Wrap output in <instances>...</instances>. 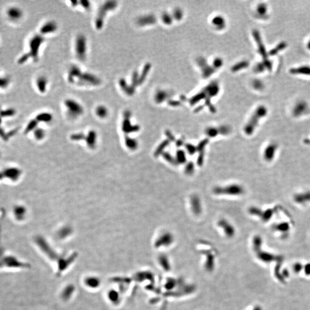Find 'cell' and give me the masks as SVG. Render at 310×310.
Returning a JSON list of instances; mask_svg holds the SVG:
<instances>
[{
	"mask_svg": "<svg viewBox=\"0 0 310 310\" xmlns=\"http://www.w3.org/2000/svg\"><path fill=\"white\" fill-rule=\"evenodd\" d=\"M185 146H186V148L187 150V152L189 153V155H193L197 151L196 146H195L193 144H187Z\"/></svg>",
	"mask_w": 310,
	"mask_h": 310,
	"instance_id": "cell-40",
	"label": "cell"
},
{
	"mask_svg": "<svg viewBox=\"0 0 310 310\" xmlns=\"http://www.w3.org/2000/svg\"><path fill=\"white\" fill-rule=\"evenodd\" d=\"M191 208L193 213L195 215H199L202 212V204L200 199L197 195H193L190 198Z\"/></svg>",
	"mask_w": 310,
	"mask_h": 310,
	"instance_id": "cell-13",
	"label": "cell"
},
{
	"mask_svg": "<svg viewBox=\"0 0 310 310\" xmlns=\"http://www.w3.org/2000/svg\"><path fill=\"white\" fill-rule=\"evenodd\" d=\"M82 71L77 65L73 64L68 69L67 75V80L68 82L71 85H76L79 78L81 75Z\"/></svg>",
	"mask_w": 310,
	"mask_h": 310,
	"instance_id": "cell-9",
	"label": "cell"
},
{
	"mask_svg": "<svg viewBox=\"0 0 310 310\" xmlns=\"http://www.w3.org/2000/svg\"><path fill=\"white\" fill-rule=\"evenodd\" d=\"M222 64H223V60L221 59H220L219 58L215 59L213 61L214 68L215 69V68H220L222 66Z\"/></svg>",
	"mask_w": 310,
	"mask_h": 310,
	"instance_id": "cell-42",
	"label": "cell"
},
{
	"mask_svg": "<svg viewBox=\"0 0 310 310\" xmlns=\"http://www.w3.org/2000/svg\"><path fill=\"white\" fill-rule=\"evenodd\" d=\"M166 135H167V137H168V139H169L168 140H170L171 141L175 140L174 137V136H173V135H172L170 133L169 131H167V132H166Z\"/></svg>",
	"mask_w": 310,
	"mask_h": 310,
	"instance_id": "cell-47",
	"label": "cell"
},
{
	"mask_svg": "<svg viewBox=\"0 0 310 310\" xmlns=\"http://www.w3.org/2000/svg\"><path fill=\"white\" fill-rule=\"evenodd\" d=\"M131 86L133 88L136 89V88L140 86V73L137 71H135L132 73V77H131Z\"/></svg>",
	"mask_w": 310,
	"mask_h": 310,
	"instance_id": "cell-22",
	"label": "cell"
},
{
	"mask_svg": "<svg viewBox=\"0 0 310 310\" xmlns=\"http://www.w3.org/2000/svg\"><path fill=\"white\" fill-rule=\"evenodd\" d=\"M247 66H248V63H247V62L243 61V62H240V63L237 64V65L234 66L232 67V71H239L240 70H241L242 68L247 67Z\"/></svg>",
	"mask_w": 310,
	"mask_h": 310,
	"instance_id": "cell-37",
	"label": "cell"
},
{
	"mask_svg": "<svg viewBox=\"0 0 310 310\" xmlns=\"http://www.w3.org/2000/svg\"><path fill=\"white\" fill-rule=\"evenodd\" d=\"M96 114L100 118H105L109 114V110L106 106L103 105H98L95 110Z\"/></svg>",
	"mask_w": 310,
	"mask_h": 310,
	"instance_id": "cell-20",
	"label": "cell"
},
{
	"mask_svg": "<svg viewBox=\"0 0 310 310\" xmlns=\"http://www.w3.org/2000/svg\"><path fill=\"white\" fill-rule=\"evenodd\" d=\"M38 124V122L35 118L29 121L28 125H27L26 128H25V132L26 133H28L31 131H34L37 128Z\"/></svg>",
	"mask_w": 310,
	"mask_h": 310,
	"instance_id": "cell-28",
	"label": "cell"
},
{
	"mask_svg": "<svg viewBox=\"0 0 310 310\" xmlns=\"http://www.w3.org/2000/svg\"><path fill=\"white\" fill-rule=\"evenodd\" d=\"M267 113V109L264 106L259 107L254 112L251 118L244 128V132L247 135H251L253 133L258 125V122Z\"/></svg>",
	"mask_w": 310,
	"mask_h": 310,
	"instance_id": "cell-6",
	"label": "cell"
},
{
	"mask_svg": "<svg viewBox=\"0 0 310 310\" xmlns=\"http://www.w3.org/2000/svg\"><path fill=\"white\" fill-rule=\"evenodd\" d=\"M194 170H195V166H194V163L193 162H189L186 165L185 168H184V172L186 174L191 175L194 173Z\"/></svg>",
	"mask_w": 310,
	"mask_h": 310,
	"instance_id": "cell-33",
	"label": "cell"
},
{
	"mask_svg": "<svg viewBox=\"0 0 310 310\" xmlns=\"http://www.w3.org/2000/svg\"><path fill=\"white\" fill-rule=\"evenodd\" d=\"M183 144V141L182 140H179L178 141V142H176V146H181Z\"/></svg>",
	"mask_w": 310,
	"mask_h": 310,
	"instance_id": "cell-48",
	"label": "cell"
},
{
	"mask_svg": "<svg viewBox=\"0 0 310 310\" xmlns=\"http://www.w3.org/2000/svg\"><path fill=\"white\" fill-rule=\"evenodd\" d=\"M13 213H14L15 217L17 219H19V220L22 219L24 217L25 214V208L23 206H17L14 208Z\"/></svg>",
	"mask_w": 310,
	"mask_h": 310,
	"instance_id": "cell-23",
	"label": "cell"
},
{
	"mask_svg": "<svg viewBox=\"0 0 310 310\" xmlns=\"http://www.w3.org/2000/svg\"><path fill=\"white\" fill-rule=\"evenodd\" d=\"M34 131V135L37 139L40 140L42 139L44 135V131L41 128H36Z\"/></svg>",
	"mask_w": 310,
	"mask_h": 310,
	"instance_id": "cell-41",
	"label": "cell"
},
{
	"mask_svg": "<svg viewBox=\"0 0 310 310\" xmlns=\"http://www.w3.org/2000/svg\"><path fill=\"white\" fill-rule=\"evenodd\" d=\"M205 134L208 136L209 138L215 137L219 134L218 128L214 127H208L205 130Z\"/></svg>",
	"mask_w": 310,
	"mask_h": 310,
	"instance_id": "cell-27",
	"label": "cell"
},
{
	"mask_svg": "<svg viewBox=\"0 0 310 310\" xmlns=\"http://www.w3.org/2000/svg\"><path fill=\"white\" fill-rule=\"evenodd\" d=\"M150 64H146V66H144V68L142 69L141 74H140V83L141 85L144 81H146V77L148 75V73L150 72Z\"/></svg>",
	"mask_w": 310,
	"mask_h": 310,
	"instance_id": "cell-24",
	"label": "cell"
},
{
	"mask_svg": "<svg viewBox=\"0 0 310 310\" xmlns=\"http://www.w3.org/2000/svg\"><path fill=\"white\" fill-rule=\"evenodd\" d=\"M58 29V25L56 21L54 20H49L45 22L42 25L39 29V34L42 36H45L47 34H52L57 31Z\"/></svg>",
	"mask_w": 310,
	"mask_h": 310,
	"instance_id": "cell-10",
	"label": "cell"
},
{
	"mask_svg": "<svg viewBox=\"0 0 310 310\" xmlns=\"http://www.w3.org/2000/svg\"><path fill=\"white\" fill-rule=\"evenodd\" d=\"M167 96V94L166 92L163 90H159L156 93L155 96V100L156 102L158 103H160L163 102Z\"/></svg>",
	"mask_w": 310,
	"mask_h": 310,
	"instance_id": "cell-26",
	"label": "cell"
},
{
	"mask_svg": "<svg viewBox=\"0 0 310 310\" xmlns=\"http://www.w3.org/2000/svg\"><path fill=\"white\" fill-rule=\"evenodd\" d=\"M207 143H208V140L207 139H204V140L200 141V142H199L198 145L196 146L197 151L199 152V153L204 152V150L206 145L207 144Z\"/></svg>",
	"mask_w": 310,
	"mask_h": 310,
	"instance_id": "cell-36",
	"label": "cell"
},
{
	"mask_svg": "<svg viewBox=\"0 0 310 310\" xmlns=\"http://www.w3.org/2000/svg\"><path fill=\"white\" fill-rule=\"evenodd\" d=\"M52 115L49 112H41L38 114L35 117V119L38 122H49L52 120Z\"/></svg>",
	"mask_w": 310,
	"mask_h": 310,
	"instance_id": "cell-19",
	"label": "cell"
},
{
	"mask_svg": "<svg viewBox=\"0 0 310 310\" xmlns=\"http://www.w3.org/2000/svg\"><path fill=\"white\" fill-rule=\"evenodd\" d=\"M163 157L164 158L165 160H166L167 161H168V163H170V164L174 165L177 164V162H176V160L175 159V158L172 157V156L171 155L170 153L164 152L163 153Z\"/></svg>",
	"mask_w": 310,
	"mask_h": 310,
	"instance_id": "cell-31",
	"label": "cell"
},
{
	"mask_svg": "<svg viewBox=\"0 0 310 310\" xmlns=\"http://www.w3.org/2000/svg\"><path fill=\"white\" fill-rule=\"evenodd\" d=\"M293 73H303V74H310V68L307 67H303L292 70Z\"/></svg>",
	"mask_w": 310,
	"mask_h": 310,
	"instance_id": "cell-38",
	"label": "cell"
},
{
	"mask_svg": "<svg viewBox=\"0 0 310 310\" xmlns=\"http://www.w3.org/2000/svg\"><path fill=\"white\" fill-rule=\"evenodd\" d=\"M4 177L9 179L12 181H16L21 175V171L16 168H6L2 172Z\"/></svg>",
	"mask_w": 310,
	"mask_h": 310,
	"instance_id": "cell-16",
	"label": "cell"
},
{
	"mask_svg": "<svg viewBox=\"0 0 310 310\" xmlns=\"http://www.w3.org/2000/svg\"><path fill=\"white\" fill-rule=\"evenodd\" d=\"M173 17L171 16L169 13H164L161 16V20L163 23L165 24L170 25L172 24V20H173Z\"/></svg>",
	"mask_w": 310,
	"mask_h": 310,
	"instance_id": "cell-30",
	"label": "cell"
},
{
	"mask_svg": "<svg viewBox=\"0 0 310 310\" xmlns=\"http://www.w3.org/2000/svg\"><path fill=\"white\" fill-rule=\"evenodd\" d=\"M45 41L44 36L40 34H35L32 36L28 41V50L25 54L34 62H37L39 59L40 50Z\"/></svg>",
	"mask_w": 310,
	"mask_h": 310,
	"instance_id": "cell-2",
	"label": "cell"
},
{
	"mask_svg": "<svg viewBox=\"0 0 310 310\" xmlns=\"http://www.w3.org/2000/svg\"><path fill=\"white\" fill-rule=\"evenodd\" d=\"M74 52L77 58L79 61H85L87 57V40L83 34L77 36L74 43Z\"/></svg>",
	"mask_w": 310,
	"mask_h": 310,
	"instance_id": "cell-4",
	"label": "cell"
},
{
	"mask_svg": "<svg viewBox=\"0 0 310 310\" xmlns=\"http://www.w3.org/2000/svg\"><path fill=\"white\" fill-rule=\"evenodd\" d=\"M3 177H4V175L2 174V173H1V172H0V180L1 179H2V178H3Z\"/></svg>",
	"mask_w": 310,
	"mask_h": 310,
	"instance_id": "cell-49",
	"label": "cell"
},
{
	"mask_svg": "<svg viewBox=\"0 0 310 310\" xmlns=\"http://www.w3.org/2000/svg\"><path fill=\"white\" fill-rule=\"evenodd\" d=\"M177 163L179 164H184L186 162L187 158L186 156V153L183 150H179L176 152V158Z\"/></svg>",
	"mask_w": 310,
	"mask_h": 310,
	"instance_id": "cell-25",
	"label": "cell"
},
{
	"mask_svg": "<svg viewBox=\"0 0 310 310\" xmlns=\"http://www.w3.org/2000/svg\"><path fill=\"white\" fill-rule=\"evenodd\" d=\"M213 193L218 195L238 196L243 194L244 189L240 184H229L225 186L215 187L213 189Z\"/></svg>",
	"mask_w": 310,
	"mask_h": 310,
	"instance_id": "cell-5",
	"label": "cell"
},
{
	"mask_svg": "<svg viewBox=\"0 0 310 310\" xmlns=\"http://www.w3.org/2000/svg\"><path fill=\"white\" fill-rule=\"evenodd\" d=\"M16 112L13 109H8L0 112V115L2 117H11L14 116Z\"/></svg>",
	"mask_w": 310,
	"mask_h": 310,
	"instance_id": "cell-34",
	"label": "cell"
},
{
	"mask_svg": "<svg viewBox=\"0 0 310 310\" xmlns=\"http://www.w3.org/2000/svg\"><path fill=\"white\" fill-rule=\"evenodd\" d=\"M11 84V78L9 76L4 75L0 72V90H6Z\"/></svg>",
	"mask_w": 310,
	"mask_h": 310,
	"instance_id": "cell-17",
	"label": "cell"
},
{
	"mask_svg": "<svg viewBox=\"0 0 310 310\" xmlns=\"http://www.w3.org/2000/svg\"><path fill=\"white\" fill-rule=\"evenodd\" d=\"M24 12L17 6H10L5 11V15L9 21L16 23L20 21L24 17Z\"/></svg>",
	"mask_w": 310,
	"mask_h": 310,
	"instance_id": "cell-8",
	"label": "cell"
},
{
	"mask_svg": "<svg viewBox=\"0 0 310 310\" xmlns=\"http://www.w3.org/2000/svg\"><path fill=\"white\" fill-rule=\"evenodd\" d=\"M118 6L116 1L109 0L105 1L98 8L97 16L94 21L96 28L100 31L103 28L107 16V13L116 9Z\"/></svg>",
	"mask_w": 310,
	"mask_h": 310,
	"instance_id": "cell-1",
	"label": "cell"
},
{
	"mask_svg": "<svg viewBox=\"0 0 310 310\" xmlns=\"http://www.w3.org/2000/svg\"><path fill=\"white\" fill-rule=\"evenodd\" d=\"M49 84V81L47 78L44 75H40L35 81L36 87L39 92L41 94H44L47 92V86Z\"/></svg>",
	"mask_w": 310,
	"mask_h": 310,
	"instance_id": "cell-14",
	"label": "cell"
},
{
	"mask_svg": "<svg viewBox=\"0 0 310 310\" xmlns=\"http://www.w3.org/2000/svg\"><path fill=\"white\" fill-rule=\"evenodd\" d=\"M218 129V131H219V134L221 135H223V136L228 135L231 132L230 128H229V126H226V125H222V126H219Z\"/></svg>",
	"mask_w": 310,
	"mask_h": 310,
	"instance_id": "cell-32",
	"label": "cell"
},
{
	"mask_svg": "<svg viewBox=\"0 0 310 310\" xmlns=\"http://www.w3.org/2000/svg\"><path fill=\"white\" fill-rule=\"evenodd\" d=\"M79 5L81 6L83 8L86 10H89L91 8L90 2L87 0L79 1Z\"/></svg>",
	"mask_w": 310,
	"mask_h": 310,
	"instance_id": "cell-39",
	"label": "cell"
},
{
	"mask_svg": "<svg viewBox=\"0 0 310 310\" xmlns=\"http://www.w3.org/2000/svg\"><path fill=\"white\" fill-rule=\"evenodd\" d=\"M183 16V11L182 10V9H180L177 8V9L174 10V14L172 15V17H173V18L174 19L177 20H180L182 19Z\"/></svg>",
	"mask_w": 310,
	"mask_h": 310,
	"instance_id": "cell-35",
	"label": "cell"
},
{
	"mask_svg": "<svg viewBox=\"0 0 310 310\" xmlns=\"http://www.w3.org/2000/svg\"><path fill=\"white\" fill-rule=\"evenodd\" d=\"M156 17L153 15H145L141 16L136 20V24L140 27H146L154 24L156 23Z\"/></svg>",
	"mask_w": 310,
	"mask_h": 310,
	"instance_id": "cell-12",
	"label": "cell"
},
{
	"mask_svg": "<svg viewBox=\"0 0 310 310\" xmlns=\"http://www.w3.org/2000/svg\"><path fill=\"white\" fill-rule=\"evenodd\" d=\"M71 5L73 8H76L79 5V1H71Z\"/></svg>",
	"mask_w": 310,
	"mask_h": 310,
	"instance_id": "cell-46",
	"label": "cell"
},
{
	"mask_svg": "<svg viewBox=\"0 0 310 310\" xmlns=\"http://www.w3.org/2000/svg\"><path fill=\"white\" fill-rule=\"evenodd\" d=\"M118 85L121 90L127 96H132L135 94L136 89L132 87L130 83L127 82L125 79L121 78L118 81Z\"/></svg>",
	"mask_w": 310,
	"mask_h": 310,
	"instance_id": "cell-15",
	"label": "cell"
},
{
	"mask_svg": "<svg viewBox=\"0 0 310 310\" xmlns=\"http://www.w3.org/2000/svg\"><path fill=\"white\" fill-rule=\"evenodd\" d=\"M169 144H170V141L168 140H165L163 142H161L160 144V146H158V148L156 150L155 154V156H157V155H160V154H161V153H163L164 152V151L165 148L169 145Z\"/></svg>",
	"mask_w": 310,
	"mask_h": 310,
	"instance_id": "cell-29",
	"label": "cell"
},
{
	"mask_svg": "<svg viewBox=\"0 0 310 310\" xmlns=\"http://www.w3.org/2000/svg\"><path fill=\"white\" fill-rule=\"evenodd\" d=\"M305 104L303 103H301L299 105H297V106L296 107L295 109V114H301V110H303V111L304 112L305 111L304 110L305 109Z\"/></svg>",
	"mask_w": 310,
	"mask_h": 310,
	"instance_id": "cell-43",
	"label": "cell"
},
{
	"mask_svg": "<svg viewBox=\"0 0 310 310\" xmlns=\"http://www.w3.org/2000/svg\"><path fill=\"white\" fill-rule=\"evenodd\" d=\"M63 105L67 116L71 118H77L84 113L85 110L82 105L74 99H66L64 101Z\"/></svg>",
	"mask_w": 310,
	"mask_h": 310,
	"instance_id": "cell-3",
	"label": "cell"
},
{
	"mask_svg": "<svg viewBox=\"0 0 310 310\" xmlns=\"http://www.w3.org/2000/svg\"><path fill=\"white\" fill-rule=\"evenodd\" d=\"M218 225L220 227L224 229L225 232L226 234H228V235L232 236L233 234L234 231V228L232 226V225H230V223H229L226 220L223 219L219 220L218 222Z\"/></svg>",
	"mask_w": 310,
	"mask_h": 310,
	"instance_id": "cell-18",
	"label": "cell"
},
{
	"mask_svg": "<svg viewBox=\"0 0 310 310\" xmlns=\"http://www.w3.org/2000/svg\"><path fill=\"white\" fill-rule=\"evenodd\" d=\"M266 9H266L265 6L264 5V4H261V5H260V6H258V9L257 10H258V12L259 13H260L261 15H264V13H265V12H266V10H267Z\"/></svg>",
	"mask_w": 310,
	"mask_h": 310,
	"instance_id": "cell-45",
	"label": "cell"
},
{
	"mask_svg": "<svg viewBox=\"0 0 310 310\" xmlns=\"http://www.w3.org/2000/svg\"><path fill=\"white\" fill-rule=\"evenodd\" d=\"M308 49H310V42L309 43V44H308Z\"/></svg>",
	"mask_w": 310,
	"mask_h": 310,
	"instance_id": "cell-50",
	"label": "cell"
},
{
	"mask_svg": "<svg viewBox=\"0 0 310 310\" xmlns=\"http://www.w3.org/2000/svg\"><path fill=\"white\" fill-rule=\"evenodd\" d=\"M285 47H286V44H285L284 43H281L280 44V45H279V46H278V47H276V48L272 50V51L271 52V53H272V55L276 54L278 51H279V50H280V49H284V48H285Z\"/></svg>",
	"mask_w": 310,
	"mask_h": 310,
	"instance_id": "cell-44",
	"label": "cell"
},
{
	"mask_svg": "<svg viewBox=\"0 0 310 310\" xmlns=\"http://www.w3.org/2000/svg\"><path fill=\"white\" fill-rule=\"evenodd\" d=\"M211 23L213 26L216 27V28L219 30L223 29L225 27V21L224 20V18L220 16H216L213 18L211 21Z\"/></svg>",
	"mask_w": 310,
	"mask_h": 310,
	"instance_id": "cell-21",
	"label": "cell"
},
{
	"mask_svg": "<svg viewBox=\"0 0 310 310\" xmlns=\"http://www.w3.org/2000/svg\"><path fill=\"white\" fill-rule=\"evenodd\" d=\"M124 121L122 122V129L125 132H136L139 129L137 125H133L131 122V113L129 110H126L124 114Z\"/></svg>",
	"mask_w": 310,
	"mask_h": 310,
	"instance_id": "cell-11",
	"label": "cell"
},
{
	"mask_svg": "<svg viewBox=\"0 0 310 310\" xmlns=\"http://www.w3.org/2000/svg\"><path fill=\"white\" fill-rule=\"evenodd\" d=\"M101 79L94 74L82 72L76 85L85 87H97L101 85Z\"/></svg>",
	"mask_w": 310,
	"mask_h": 310,
	"instance_id": "cell-7",
	"label": "cell"
}]
</instances>
